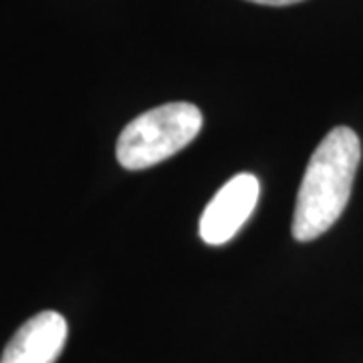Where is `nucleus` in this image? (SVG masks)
I'll use <instances>...</instances> for the list:
<instances>
[{
	"label": "nucleus",
	"mask_w": 363,
	"mask_h": 363,
	"mask_svg": "<svg viewBox=\"0 0 363 363\" xmlns=\"http://www.w3.org/2000/svg\"><path fill=\"white\" fill-rule=\"evenodd\" d=\"M260 182L252 174H236L208 202L200 218V236L206 245L220 247L233 240L257 208Z\"/></svg>",
	"instance_id": "obj_3"
},
{
	"label": "nucleus",
	"mask_w": 363,
	"mask_h": 363,
	"mask_svg": "<svg viewBox=\"0 0 363 363\" xmlns=\"http://www.w3.org/2000/svg\"><path fill=\"white\" fill-rule=\"evenodd\" d=\"M202 130L192 104H166L130 121L117 140V160L125 169H145L184 150Z\"/></svg>",
	"instance_id": "obj_2"
},
{
	"label": "nucleus",
	"mask_w": 363,
	"mask_h": 363,
	"mask_svg": "<svg viewBox=\"0 0 363 363\" xmlns=\"http://www.w3.org/2000/svg\"><path fill=\"white\" fill-rule=\"evenodd\" d=\"M248 2L267 4V6H289V4H297V2H303V0H248Z\"/></svg>",
	"instance_id": "obj_5"
},
{
	"label": "nucleus",
	"mask_w": 363,
	"mask_h": 363,
	"mask_svg": "<svg viewBox=\"0 0 363 363\" xmlns=\"http://www.w3.org/2000/svg\"><path fill=\"white\" fill-rule=\"evenodd\" d=\"M359 160V138L345 125L333 128L317 145L295 202L291 230L298 242L315 240L339 220L350 202Z\"/></svg>",
	"instance_id": "obj_1"
},
{
	"label": "nucleus",
	"mask_w": 363,
	"mask_h": 363,
	"mask_svg": "<svg viewBox=\"0 0 363 363\" xmlns=\"http://www.w3.org/2000/svg\"><path fill=\"white\" fill-rule=\"evenodd\" d=\"M69 325L57 311L30 317L9 341L0 363H55L67 343Z\"/></svg>",
	"instance_id": "obj_4"
}]
</instances>
